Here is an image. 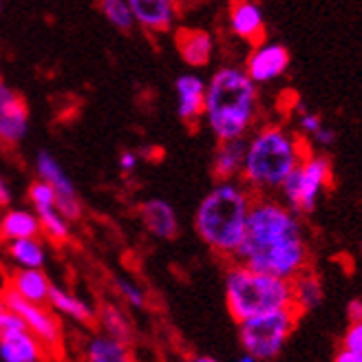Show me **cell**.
Masks as SVG:
<instances>
[{"mask_svg":"<svg viewBox=\"0 0 362 362\" xmlns=\"http://www.w3.org/2000/svg\"><path fill=\"white\" fill-rule=\"evenodd\" d=\"M234 259L245 267L292 281L310 263L298 214L267 194H255Z\"/></svg>","mask_w":362,"mask_h":362,"instance_id":"1","label":"cell"},{"mask_svg":"<svg viewBox=\"0 0 362 362\" xmlns=\"http://www.w3.org/2000/svg\"><path fill=\"white\" fill-rule=\"evenodd\" d=\"M259 115V88L241 66H221L206 82L204 117L216 141L245 139Z\"/></svg>","mask_w":362,"mask_h":362,"instance_id":"2","label":"cell"},{"mask_svg":"<svg viewBox=\"0 0 362 362\" xmlns=\"http://www.w3.org/2000/svg\"><path fill=\"white\" fill-rule=\"evenodd\" d=\"M255 192L243 181H216L194 212V232L212 252L234 257L243 241Z\"/></svg>","mask_w":362,"mask_h":362,"instance_id":"3","label":"cell"},{"mask_svg":"<svg viewBox=\"0 0 362 362\" xmlns=\"http://www.w3.org/2000/svg\"><path fill=\"white\" fill-rule=\"evenodd\" d=\"M307 155H312V151L298 135L279 124H265L245 137V157L239 179L255 194H267L279 190L287 175Z\"/></svg>","mask_w":362,"mask_h":362,"instance_id":"4","label":"cell"},{"mask_svg":"<svg viewBox=\"0 0 362 362\" xmlns=\"http://www.w3.org/2000/svg\"><path fill=\"white\" fill-rule=\"evenodd\" d=\"M226 305L237 322L289 307L294 305L292 281L234 263L226 272Z\"/></svg>","mask_w":362,"mask_h":362,"instance_id":"5","label":"cell"},{"mask_svg":"<svg viewBox=\"0 0 362 362\" xmlns=\"http://www.w3.org/2000/svg\"><path fill=\"white\" fill-rule=\"evenodd\" d=\"M298 310L294 305L281 307V310H272L259 316H252L239 322V340L245 354L255 356L259 362H269L274 360L283 347L287 338L292 336L296 320H298Z\"/></svg>","mask_w":362,"mask_h":362,"instance_id":"6","label":"cell"},{"mask_svg":"<svg viewBox=\"0 0 362 362\" xmlns=\"http://www.w3.org/2000/svg\"><path fill=\"white\" fill-rule=\"evenodd\" d=\"M334 170L332 161L322 155H307L303 157L296 168L287 175L281 184V192L285 197V206L296 214H310L318 206L322 192L332 188Z\"/></svg>","mask_w":362,"mask_h":362,"instance_id":"7","label":"cell"},{"mask_svg":"<svg viewBox=\"0 0 362 362\" xmlns=\"http://www.w3.org/2000/svg\"><path fill=\"white\" fill-rule=\"evenodd\" d=\"M3 300L7 305V310H11L13 314H18L25 320L27 329L42 342L45 349L60 347V338H62L60 322H58L56 314L47 310L42 303H29L18 296L11 287L3 289Z\"/></svg>","mask_w":362,"mask_h":362,"instance_id":"8","label":"cell"},{"mask_svg":"<svg viewBox=\"0 0 362 362\" xmlns=\"http://www.w3.org/2000/svg\"><path fill=\"white\" fill-rule=\"evenodd\" d=\"M35 175L56 190V208L69 221H78L82 216V202L74 179L62 168L60 159L49 151H38V155H35Z\"/></svg>","mask_w":362,"mask_h":362,"instance_id":"9","label":"cell"},{"mask_svg":"<svg viewBox=\"0 0 362 362\" xmlns=\"http://www.w3.org/2000/svg\"><path fill=\"white\" fill-rule=\"evenodd\" d=\"M29 133V106L25 98L0 78V144L16 146Z\"/></svg>","mask_w":362,"mask_h":362,"instance_id":"10","label":"cell"},{"mask_svg":"<svg viewBox=\"0 0 362 362\" xmlns=\"http://www.w3.org/2000/svg\"><path fill=\"white\" fill-rule=\"evenodd\" d=\"M289 62H292V58H289V51L283 45L263 40L252 47L243 69L250 76V80L259 86V84H269L279 80L281 76H285Z\"/></svg>","mask_w":362,"mask_h":362,"instance_id":"11","label":"cell"},{"mask_svg":"<svg viewBox=\"0 0 362 362\" xmlns=\"http://www.w3.org/2000/svg\"><path fill=\"white\" fill-rule=\"evenodd\" d=\"M126 3L131 7L135 27L148 33H166L173 29L179 13V0H126Z\"/></svg>","mask_w":362,"mask_h":362,"instance_id":"12","label":"cell"},{"mask_svg":"<svg viewBox=\"0 0 362 362\" xmlns=\"http://www.w3.org/2000/svg\"><path fill=\"white\" fill-rule=\"evenodd\" d=\"M230 31L252 47L265 40V16L257 0H230Z\"/></svg>","mask_w":362,"mask_h":362,"instance_id":"13","label":"cell"},{"mask_svg":"<svg viewBox=\"0 0 362 362\" xmlns=\"http://www.w3.org/2000/svg\"><path fill=\"white\" fill-rule=\"evenodd\" d=\"M177 115L184 124H197L204 117L206 104V82L197 74H186L175 80Z\"/></svg>","mask_w":362,"mask_h":362,"instance_id":"14","label":"cell"},{"mask_svg":"<svg viewBox=\"0 0 362 362\" xmlns=\"http://www.w3.org/2000/svg\"><path fill=\"white\" fill-rule=\"evenodd\" d=\"M139 216H141L144 228L157 239L170 241L179 234L177 212L168 202H164V199H146V202L139 206Z\"/></svg>","mask_w":362,"mask_h":362,"instance_id":"15","label":"cell"},{"mask_svg":"<svg viewBox=\"0 0 362 362\" xmlns=\"http://www.w3.org/2000/svg\"><path fill=\"white\" fill-rule=\"evenodd\" d=\"M45 347L27 327L0 336V362H42Z\"/></svg>","mask_w":362,"mask_h":362,"instance_id":"16","label":"cell"},{"mask_svg":"<svg viewBox=\"0 0 362 362\" xmlns=\"http://www.w3.org/2000/svg\"><path fill=\"white\" fill-rule=\"evenodd\" d=\"M175 47L188 66L202 69L212 60L214 40L206 29H179L175 33Z\"/></svg>","mask_w":362,"mask_h":362,"instance_id":"17","label":"cell"},{"mask_svg":"<svg viewBox=\"0 0 362 362\" xmlns=\"http://www.w3.org/2000/svg\"><path fill=\"white\" fill-rule=\"evenodd\" d=\"M51 285L53 283L49 281V276L42 272V267H18L11 274L7 287H11L18 296L29 300V303H42V305H47Z\"/></svg>","mask_w":362,"mask_h":362,"instance_id":"18","label":"cell"},{"mask_svg":"<svg viewBox=\"0 0 362 362\" xmlns=\"http://www.w3.org/2000/svg\"><path fill=\"white\" fill-rule=\"evenodd\" d=\"M243 157H245V139H230L219 141L212 159V175L216 181L226 179H239L243 170Z\"/></svg>","mask_w":362,"mask_h":362,"instance_id":"19","label":"cell"},{"mask_svg":"<svg viewBox=\"0 0 362 362\" xmlns=\"http://www.w3.org/2000/svg\"><path fill=\"white\" fill-rule=\"evenodd\" d=\"M0 234H3V241L40 237L42 230L38 214L27 208H5L0 216Z\"/></svg>","mask_w":362,"mask_h":362,"instance_id":"20","label":"cell"},{"mask_svg":"<svg viewBox=\"0 0 362 362\" xmlns=\"http://www.w3.org/2000/svg\"><path fill=\"white\" fill-rule=\"evenodd\" d=\"M47 305L53 312H58V314H62L71 320H78V322H90L95 318L93 307H90L84 298L66 292V289H62L58 285H51Z\"/></svg>","mask_w":362,"mask_h":362,"instance_id":"21","label":"cell"},{"mask_svg":"<svg viewBox=\"0 0 362 362\" xmlns=\"http://www.w3.org/2000/svg\"><path fill=\"white\" fill-rule=\"evenodd\" d=\"M86 362H133L126 342L115 340L111 336H95L86 342L84 347Z\"/></svg>","mask_w":362,"mask_h":362,"instance_id":"22","label":"cell"},{"mask_svg":"<svg viewBox=\"0 0 362 362\" xmlns=\"http://www.w3.org/2000/svg\"><path fill=\"white\" fill-rule=\"evenodd\" d=\"M7 255L16 267H45L47 263V247L40 237L7 241Z\"/></svg>","mask_w":362,"mask_h":362,"instance_id":"23","label":"cell"},{"mask_svg":"<svg viewBox=\"0 0 362 362\" xmlns=\"http://www.w3.org/2000/svg\"><path fill=\"white\" fill-rule=\"evenodd\" d=\"M292 298L298 312H310L322 303V285L316 274L303 269L292 279Z\"/></svg>","mask_w":362,"mask_h":362,"instance_id":"24","label":"cell"},{"mask_svg":"<svg viewBox=\"0 0 362 362\" xmlns=\"http://www.w3.org/2000/svg\"><path fill=\"white\" fill-rule=\"evenodd\" d=\"M33 212L38 214L40 230L47 239H51L53 243H66L71 239V221L56 206L40 208V210H33Z\"/></svg>","mask_w":362,"mask_h":362,"instance_id":"25","label":"cell"},{"mask_svg":"<svg viewBox=\"0 0 362 362\" xmlns=\"http://www.w3.org/2000/svg\"><path fill=\"white\" fill-rule=\"evenodd\" d=\"M102 16L108 21V25L115 27L122 33H131L135 29V21L131 7L126 0H98Z\"/></svg>","mask_w":362,"mask_h":362,"instance_id":"26","label":"cell"},{"mask_svg":"<svg viewBox=\"0 0 362 362\" xmlns=\"http://www.w3.org/2000/svg\"><path fill=\"white\" fill-rule=\"evenodd\" d=\"M102 327L106 332V336H111L115 340H122L129 345V340L133 338V327L129 318L122 310H117L115 305H106L102 310Z\"/></svg>","mask_w":362,"mask_h":362,"instance_id":"27","label":"cell"},{"mask_svg":"<svg viewBox=\"0 0 362 362\" xmlns=\"http://www.w3.org/2000/svg\"><path fill=\"white\" fill-rule=\"evenodd\" d=\"M115 289H117V294L124 298V303L129 307H133V310H141V307L146 305V292H144V287L137 285L133 279L115 276Z\"/></svg>","mask_w":362,"mask_h":362,"instance_id":"28","label":"cell"},{"mask_svg":"<svg viewBox=\"0 0 362 362\" xmlns=\"http://www.w3.org/2000/svg\"><path fill=\"white\" fill-rule=\"evenodd\" d=\"M27 199L33 210L56 206V190H53L45 179H35L27 190Z\"/></svg>","mask_w":362,"mask_h":362,"instance_id":"29","label":"cell"},{"mask_svg":"<svg viewBox=\"0 0 362 362\" xmlns=\"http://www.w3.org/2000/svg\"><path fill=\"white\" fill-rule=\"evenodd\" d=\"M322 126V119H320V115H316V113H310V111H305V108H300V117H298V129L305 133V135H314L318 129Z\"/></svg>","mask_w":362,"mask_h":362,"instance_id":"30","label":"cell"},{"mask_svg":"<svg viewBox=\"0 0 362 362\" xmlns=\"http://www.w3.org/2000/svg\"><path fill=\"white\" fill-rule=\"evenodd\" d=\"M342 345H345L347 349H354V351H362V320L351 322V327L347 329Z\"/></svg>","mask_w":362,"mask_h":362,"instance_id":"31","label":"cell"},{"mask_svg":"<svg viewBox=\"0 0 362 362\" xmlns=\"http://www.w3.org/2000/svg\"><path fill=\"white\" fill-rule=\"evenodd\" d=\"M117 166L124 175H133L139 168V155L135 151H122L119 159H117Z\"/></svg>","mask_w":362,"mask_h":362,"instance_id":"32","label":"cell"},{"mask_svg":"<svg viewBox=\"0 0 362 362\" xmlns=\"http://www.w3.org/2000/svg\"><path fill=\"white\" fill-rule=\"evenodd\" d=\"M314 144H318V146H332V144L336 141V131L332 129V126H320V129L312 135Z\"/></svg>","mask_w":362,"mask_h":362,"instance_id":"33","label":"cell"},{"mask_svg":"<svg viewBox=\"0 0 362 362\" xmlns=\"http://www.w3.org/2000/svg\"><path fill=\"white\" fill-rule=\"evenodd\" d=\"M334 362H362V351H354V349H347V347H342Z\"/></svg>","mask_w":362,"mask_h":362,"instance_id":"34","label":"cell"},{"mask_svg":"<svg viewBox=\"0 0 362 362\" xmlns=\"http://www.w3.org/2000/svg\"><path fill=\"white\" fill-rule=\"evenodd\" d=\"M11 202H13V192H11V188H9L7 181H5L3 177H0V210H3V208H9Z\"/></svg>","mask_w":362,"mask_h":362,"instance_id":"35","label":"cell"},{"mask_svg":"<svg viewBox=\"0 0 362 362\" xmlns=\"http://www.w3.org/2000/svg\"><path fill=\"white\" fill-rule=\"evenodd\" d=\"M347 318H349V322H360L362 320V300L360 298H354L347 305Z\"/></svg>","mask_w":362,"mask_h":362,"instance_id":"36","label":"cell"},{"mask_svg":"<svg viewBox=\"0 0 362 362\" xmlns=\"http://www.w3.org/2000/svg\"><path fill=\"white\" fill-rule=\"evenodd\" d=\"M188 362H219V360H214V358H210V356H194V358H190Z\"/></svg>","mask_w":362,"mask_h":362,"instance_id":"37","label":"cell"},{"mask_svg":"<svg viewBox=\"0 0 362 362\" xmlns=\"http://www.w3.org/2000/svg\"><path fill=\"white\" fill-rule=\"evenodd\" d=\"M5 314H7V305H5L3 296H0V327H3V318H5Z\"/></svg>","mask_w":362,"mask_h":362,"instance_id":"38","label":"cell"},{"mask_svg":"<svg viewBox=\"0 0 362 362\" xmlns=\"http://www.w3.org/2000/svg\"><path fill=\"white\" fill-rule=\"evenodd\" d=\"M237 362H259V360H257L255 356H250V354H243Z\"/></svg>","mask_w":362,"mask_h":362,"instance_id":"39","label":"cell"},{"mask_svg":"<svg viewBox=\"0 0 362 362\" xmlns=\"http://www.w3.org/2000/svg\"><path fill=\"white\" fill-rule=\"evenodd\" d=\"M0 11H3V0H0Z\"/></svg>","mask_w":362,"mask_h":362,"instance_id":"40","label":"cell"},{"mask_svg":"<svg viewBox=\"0 0 362 362\" xmlns=\"http://www.w3.org/2000/svg\"><path fill=\"white\" fill-rule=\"evenodd\" d=\"M0 239H3V234H0Z\"/></svg>","mask_w":362,"mask_h":362,"instance_id":"41","label":"cell"}]
</instances>
